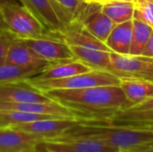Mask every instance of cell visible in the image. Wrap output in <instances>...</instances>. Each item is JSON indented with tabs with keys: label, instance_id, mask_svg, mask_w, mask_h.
Here are the masks:
<instances>
[{
	"label": "cell",
	"instance_id": "obj_1",
	"mask_svg": "<svg viewBox=\"0 0 153 152\" xmlns=\"http://www.w3.org/2000/svg\"><path fill=\"white\" fill-rule=\"evenodd\" d=\"M44 93L51 99L76 110L81 119H101L117 110L132 107L120 85L50 90Z\"/></svg>",
	"mask_w": 153,
	"mask_h": 152
},
{
	"label": "cell",
	"instance_id": "obj_2",
	"mask_svg": "<svg viewBox=\"0 0 153 152\" xmlns=\"http://www.w3.org/2000/svg\"><path fill=\"white\" fill-rule=\"evenodd\" d=\"M61 137L91 139L122 152L153 144V132L104 125L91 119H82L79 125Z\"/></svg>",
	"mask_w": 153,
	"mask_h": 152
},
{
	"label": "cell",
	"instance_id": "obj_3",
	"mask_svg": "<svg viewBox=\"0 0 153 152\" xmlns=\"http://www.w3.org/2000/svg\"><path fill=\"white\" fill-rule=\"evenodd\" d=\"M25 82L42 92L50 90H74L106 85H120V78L118 76L108 71L102 70H91L63 79L46 81H31L28 79Z\"/></svg>",
	"mask_w": 153,
	"mask_h": 152
},
{
	"label": "cell",
	"instance_id": "obj_4",
	"mask_svg": "<svg viewBox=\"0 0 153 152\" xmlns=\"http://www.w3.org/2000/svg\"><path fill=\"white\" fill-rule=\"evenodd\" d=\"M0 15L8 31L17 39H31L48 34L31 12L17 2L0 4Z\"/></svg>",
	"mask_w": 153,
	"mask_h": 152
},
{
	"label": "cell",
	"instance_id": "obj_5",
	"mask_svg": "<svg viewBox=\"0 0 153 152\" xmlns=\"http://www.w3.org/2000/svg\"><path fill=\"white\" fill-rule=\"evenodd\" d=\"M33 152H122L99 142L86 138L60 137L39 142Z\"/></svg>",
	"mask_w": 153,
	"mask_h": 152
},
{
	"label": "cell",
	"instance_id": "obj_6",
	"mask_svg": "<svg viewBox=\"0 0 153 152\" xmlns=\"http://www.w3.org/2000/svg\"><path fill=\"white\" fill-rule=\"evenodd\" d=\"M110 73L119 78L134 77L153 81V58L152 57L110 52Z\"/></svg>",
	"mask_w": 153,
	"mask_h": 152
},
{
	"label": "cell",
	"instance_id": "obj_7",
	"mask_svg": "<svg viewBox=\"0 0 153 152\" xmlns=\"http://www.w3.org/2000/svg\"><path fill=\"white\" fill-rule=\"evenodd\" d=\"M23 40L38 57L48 63L75 59L70 46L55 35L46 34Z\"/></svg>",
	"mask_w": 153,
	"mask_h": 152
},
{
	"label": "cell",
	"instance_id": "obj_8",
	"mask_svg": "<svg viewBox=\"0 0 153 152\" xmlns=\"http://www.w3.org/2000/svg\"><path fill=\"white\" fill-rule=\"evenodd\" d=\"M77 22L91 34L104 43L117 25L101 11V4L98 3H87Z\"/></svg>",
	"mask_w": 153,
	"mask_h": 152
},
{
	"label": "cell",
	"instance_id": "obj_9",
	"mask_svg": "<svg viewBox=\"0 0 153 152\" xmlns=\"http://www.w3.org/2000/svg\"><path fill=\"white\" fill-rule=\"evenodd\" d=\"M81 122L82 119L80 118L59 117L27 123L13 128L19 131L42 135L47 139H55L63 136L67 131L74 128Z\"/></svg>",
	"mask_w": 153,
	"mask_h": 152
},
{
	"label": "cell",
	"instance_id": "obj_10",
	"mask_svg": "<svg viewBox=\"0 0 153 152\" xmlns=\"http://www.w3.org/2000/svg\"><path fill=\"white\" fill-rule=\"evenodd\" d=\"M54 101L44 92L36 89L25 81L0 84V102L23 103Z\"/></svg>",
	"mask_w": 153,
	"mask_h": 152
},
{
	"label": "cell",
	"instance_id": "obj_11",
	"mask_svg": "<svg viewBox=\"0 0 153 152\" xmlns=\"http://www.w3.org/2000/svg\"><path fill=\"white\" fill-rule=\"evenodd\" d=\"M91 120L104 125L153 132V111L138 112L122 109L117 110L104 118Z\"/></svg>",
	"mask_w": 153,
	"mask_h": 152
},
{
	"label": "cell",
	"instance_id": "obj_12",
	"mask_svg": "<svg viewBox=\"0 0 153 152\" xmlns=\"http://www.w3.org/2000/svg\"><path fill=\"white\" fill-rule=\"evenodd\" d=\"M0 110H13L25 113H32L39 115H50L61 117L80 118V114L72 108H69L56 101L48 103L42 102H23V103H10L0 102Z\"/></svg>",
	"mask_w": 153,
	"mask_h": 152
},
{
	"label": "cell",
	"instance_id": "obj_13",
	"mask_svg": "<svg viewBox=\"0 0 153 152\" xmlns=\"http://www.w3.org/2000/svg\"><path fill=\"white\" fill-rule=\"evenodd\" d=\"M41 22L48 34L58 37L66 26L60 21L51 0H20Z\"/></svg>",
	"mask_w": 153,
	"mask_h": 152
},
{
	"label": "cell",
	"instance_id": "obj_14",
	"mask_svg": "<svg viewBox=\"0 0 153 152\" xmlns=\"http://www.w3.org/2000/svg\"><path fill=\"white\" fill-rule=\"evenodd\" d=\"M47 138L13 128L0 130V152H28Z\"/></svg>",
	"mask_w": 153,
	"mask_h": 152
},
{
	"label": "cell",
	"instance_id": "obj_15",
	"mask_svg": "<svg viewBox=\"0 0 153 152\" xmlns=\"http://www.w3.org/2000/svg\"><path fill=\"white\" fill-rule=\"evenodd\" d=\"M92 69L83 64L82 62L73 59L61 62L51 63L46 66L39 73L30 78L31 81H46L67 78L80 73H84L91 71Z\"/></svg>",
	"mask_w": 153,
	"mask_h": 152
},
{
	"label": "cell",
	"instance_id": "obj_16",
	"mask_svg": "<svg viewBox=\"0 0 153 152\" xmlns=\"http://www.w3.org/2000/svg\"><path fill=\"white\" fill-rule=\"evenodd\" d=\"M69 46H81L85 47L96 48L105 51H110L106 44L92 34H91L79 22H74L66 29L58 35ZM111 52V51H110Z\"/></svg>",
	"mask_w": 153,
	"mask_h": 152
},
{
	"label": "cell",
	"instance_id": "obj_17",
	"mask_svg": "<svg viewBox=\"0 0 153 152\" xmlns=\"http://www.w3.org/2000/svg\"><path fill=\"white\" fill-rule=\"evenodd\" d=\"M4 61L11 65L25 68L46 67L51 64L38 57L23 39L17 38L12 42Z\"/></svg>",
	"mask_w": 153,
	"mask_h": 152
},
{
	"label": "cell",
	"instance_id": "obj_18",
	"mask_svg": "<svg viewBox=\"0 0 153 152\" xmlns=\"http://www.w3.org/2000/svg\"><path fill=\"white\" fill-rule=\"evenodd\" d=\"M120 87L132 106L153 98V81L124 77L120 78Z\"/></svg>",
	"mask_w": 153,
	"mask_h": 152
},
{
	"label": "cell",
	"instance_id": "obj_19",
	"mask_svg": "<svg viewBox=\"0 0 153 152\" xmlns=\"http://www.w3.org/2000/svg\"><path fill=\"white\" fill-rule=\"evenodd\" d=\"M75 59L82 62L92 70H102L110 72L111 58L110 51L81 46H70Z\"/></svg>",
	"mask_w": 153,
	"mask_h": 152
},
{
	"label": "cell",
	"instance_id": "obj_20",
	"mask_svg": "<svg viewBox=\"0 0 153 152\" xmlns=\"http://www.w3.org/2000/svg\"><path fill=\"white\" fill-rule=\"evenodd\" d=\"M132 34L133 19L117 24L106 39L105 44L111 52L120 55H128L131 47Z\"/></svg>",
	"mask_w": 153,
	"mask_h": 152
},
{
	"label": "cell",
	"instance_id": "obj_21",
	"mask_svg": "<svg viewBox=\"0 0 153 152\" xmlns=\"http://www.w3.org/2000/svg\"><path fill=\"white\" fill-rule=\"evenodd\" d=\"M61 116H50V115H39L32 113L19 112L13 110H0V130L13 128L14 126L31 123L39 120L59 118Z\"/></svg>",
	"mask_w": 153,
	"mask_h": 152
},
{
	"label": "cell",
	"instance_id": "obj_22",
	"mask_svg": "<svg viewBox=\"0 0 153 152\" xmlns=\"http://www.w3.org/2000/svg\"><path fill=\"white\" fill-rule=\"evenodd\" d=\"M153 28L137 16L133 18V34L128 55L142 56L149 41Z\"/></svg>",
	"mask_w": 153,
	"mask_h": 152
},
{
	"label": "cell",
	"instance_id": "obj_23",
	"mask_svg": "<svg viewBox=\"0 0 153 152\" xmlns=\"http://www.w3.org/2000/svg\"><path fill=\"white\" fill-rule=\"evenodd\" d=\"M45 67L25 68L11 65L5 61L0 62V84L26 81L39 73Z\"/></svg>",
	"mask_w": 153,
	"mask_h": 152
},
{
	"label": "cell",
	"instance_id": "obj_24",
	"mask_svg": "<svg viewBox=\"0 0 153 152\" xmlns=\"http://www.w3.org/2000/svg\"><path fill=\"white\" fill-rule=\"evenodd\" d=\"M134 10V2L109 1L101 4V11L117 24L132 20Z\"/></svg>",
	"mask_w": 153,
	"mask_h": 152
},
{
	"label": "cell",
	"instance_id": "obj_25",
	"mask_svg": "<svg viewBox=\"0 0 153 152\" xmlns=\"http://www.w3.org/2000/svg\"><path fill=\"white\" fill-rule=\"evenodd\" d=\"M52 3L58 17L64 13L65 9L73 16L74 22L78 20L82 11L87 4L78 0H52Z\"/></svg>",
	"mask_w": 153,
	"mask_h": 152
},
{
	"label": "cell",
	"instance_id": "obj_26",
	"mask_svg": "<svg viewBox=\"0 0 153 152\" xmlns=\"http://www.w3.org/2000/svg\"><path fill=\"white\" fill-rule=\"evenodd\" d=\"M134 14L153 28V0H134Z\"/></svg>",
	"mask_w": 153,
	"mask_h": 152
},
{
	"label": "cell",
	"instance_id": "obj_27",
	"mask_svg": "<svg viewBox=\"0 0 153 152\" xmlns=\"http://www.w3.org/2000/svg\"><path fill=\"white\" fill-rule=\"evenodd\" d=\"M16 38L9 31L0 33V62H4L12 42Z\"/></svg>",
	"mask_w": 153,
	"mask_h": 152
},
{
	"label": "cell",
	"instance_id": "obj_28",
	"mask_svg": "<svg viewBox=\"0 0 153 152\" xmlns=\"http://www.w3.org/2000/svg\"><path fill=\"white\" fill-rule=\"evenodd\" d=\"M126 110L130 111H138V112H150L153 111V98L146 99L143 102H140L136 105L126 108Z\"/></svg>",
	"mask_w": 153,
	"mask_h": 152
},
{
	"label": "cell",
	"instance_id": "obj_29",
	"mask_svg": "<svg viewBox=\"0 0 153 152\" xmlns=\"http://www.w3.org/2000/svg\"><path fill=\"white\" fill-rule=\"evenodd\" d=\"M142 56L153 58V30L152 31L151 36H150L149 41H148V43H147V45H146V47H145Z\"/></svg>",
	"mask_w": 153,
	"mask_h": 152
},
{
	"label": "cell",
	"instance_id": "obj_30",
	"mask_svg": "<svg viewBox=\"0 0 153 152\" xmlns=\"http://www.w3.org/2000/svg\"><path fill=\"white\" fill-rule=\"evenodd\" d=\"M126 152H153V144L149 145V146H145L137 150H134L131 151H126Z\"/></svg>",
	"mask_w": 153,
	"mask_h": 152
},
{
	"label": "cell",
	"instance_id": "obj_31",
	"mask_svg": "<svg viewBox=\"0 0 153 152\" xmlns=\"http://www.w3.org/2000/svg\"><path fill=\"white\" fill-rule=\"evenodd\" d=\"M4 31H8V30H7V28H6L4 22H3V19H2L1 15H0V33L4 32Z\"/></svg>",
	"mask_w": 153,
	"mask_h": 152
},
{
	"label": "cell",
	"instance_id": "obj_32",
	"mask_svg": "<svg viewBox=\"0 0 153 152\" xmlns=\"http://www.w3.org/2000/svg\"><path fill=\"white\" fill-rule=\"evenodd\" d=\"M16 3L15 0H0V4H13Z\"/></svg>",
	"mask_w": 153,
	"mask_h": 152
},
{
	"label": "cell",
	"instance_id": "obj_33",
	"mask_svg": "<svg viewBox=\"0 0 153 152\" xmlns=\"http://www.w3.org/2000/svg\"><path fill=\"white\" fill-rule=\"evenodd\" d=\"M109 1H121V2H134V0H109ZM108 1V2H109Z\"/></svg>",
	"mask_w": 153,
	"mask_h": 152
},
{
	"label": "cell",
	"instance_id": "obj_34",
	"mask_svg": "<svg viewBox=\"0 0 153 152\" xmlns=\"http://www.w3.org/2000/svg\"><path fill=\"white\" fill-rule=\"evenodd\" d=\"M109 0H99V4H104V3H107V2H108Z\"/></svg>",
	"mask_w": 153,
	"mask_h": 152
},
{
	"label": "cell",
	"instance_id": "obj_35",
	"mask_svg": "<svg viewBox=\"0 0 153 152\" xmlns=\"http://www.w3.org/2000/svg\"><path fill=\"white\" fill-rule=\"evenodd\" d=\"M87 1H88V3H98L99 2V0H87Z\"/></svg>",
	"mask_w": 153,
	"mask_h": 152
},
{
	"label": "cell",
	"instance_id": "obj_36",
	"mask_svg": "<svg viewBox=\"0 0 153 152\" xmlns=\"http://www.w3.org/2000/svg\"><path fill=\"white\" fill-rule=\"evenodd\" d=\"M78 1L82 2V3H88V1H87V0H78Z\"/></svg>",
	"mask_w": 153,
	"mask_h": 152
},
{
	"label": "cell",
	"instance_id": "obj_37",
	"mask_svg": "<svg viewBox=\"0 0 153 152\" xmlns=\"http://www.w3.org/2000/svg\"><path fill=\"white\" fill-rule=\"evenodd\" d=\"M33 151V150H32V151H28V152H32Z\"/></svg>",
	"mask_w": 153,
	"mask_h": 152
},
{
	"label": "cell",
	"instance_id": "obj_38",
	"mask_svg": "<svg viewBox=\"0 0 153 152\" xmlns=\"http://www.w3.org/2000/svg\"><path fill=\"white\" fill-rule=\"evenodd\" d=\"M32 152H33V151H32Z\"/></svg>",
	"mask_w": 153,
	"mask_h": 152
}]
</instances>
